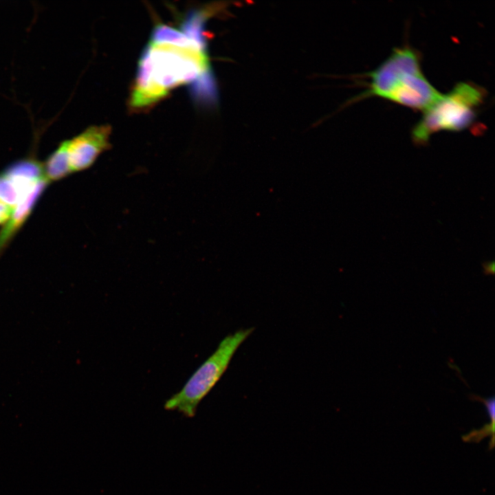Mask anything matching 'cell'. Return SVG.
<instances>
[{"mask_svg": "<svg viewBox=\"0 0 495 495\" xmlns=\"http://www.w3.org/2000/svg\"><path fill=\"white\" fill-rule=\"evenodd\" d=\"M483 88L472 82H459L423 111L412 131V140L424 144L439 131H459L471 126L485 98Z\"/></svg>", "mask_w": 495, "mask_h": 495, "instance_id": "obj_3", "label": "cell"}, {"mask_svg": "<svg viewBox=\"0 0 495 495\" xmlns=\"http://www.w3.org/2000/svg\"><path fill=\"white\" fill-rule=\"evenodd\" d=\"M42 164L44 177L48 182L60 179L71 174L66 140L60 143Z\"/></svg>", "mask_w": 495, "mask_h": 495, "instance_id": "obj_7", "label": "cell"}, {"mask_svg": "<svg viewBox=\"0 0 495 495\" xmlns=\"http://www.w3.org/2000/svg\"><path fill=\"white\" fill-rule=\"evenodd\" d=\"M209 10L194 11L184 21L182 32L201 48L206 49L204 24L210 15Z\"/></svg>", "mask_w": 495, "mask_h": 495, "instance_id": "obj_8", "label": "cell"}, {"mask_svg": "<svg viewBox=\"0 0 495 495\" xmlns=\"http://www.w3.org/2000/svg\"><path fill=\"white\" fill-rule=\"evenodd\" d=\"M48 184L46 179L40 182L16 206L5 226L0 232V250L26 220L37 200Z\"/></svg>", "mask_w": 495, "mask_h": 495, "instance_id": "obj_6", "label": "cell"}, {"mask_svg": "<svg viewBox=\"0 0 495 495\" xmlns=\"http://www.w3.org/2000/svg\"><path fill=\"white\" fill-rule=\"evenodd\" d=\"M490 435L492 436L489 448L490 450H491L494 445V423L491 422L490 424L485 425L480 430H472L468 434L463 436V439L465 441L478 442L484 437Z\"/></svg>", "mask_w": 495, "mask_h": 495, "instance_id": "obj_10", "label": "cell"}, {"mask_svg": "<svg viewBox=\"0 0 495 495\" xmlns=\"http://www.w3.org/2000/svg\"><path fill=\"white\" fill-rule=\"evenodd\" d=\"M138 69L164 96L180 85L213 78L206 50L168 44L150 43Z\"/></svg>", "mask_w": 495, "mask_h": 495, "instance_id": "obj_2", "label": "cell"}, {"mask_svg": "<svg viewBox=\"0 0 495 495\" xmlns=\"http://www.w3.org/2000/svg\"><path fill=\"white\" fill-rule=\"evenodd\" d=\"M14 210L0 199V224L6 223L11 217Z\"/></svg>", "mask_w": 495, "mask_h": 495, "instance_id": "obj_12", "label": "cell"}, {"mask_svg": "<svg viewBox=\"0 0 495 495\" xmlns=\"http://www.w3.org/2000/svg\"><path fill=\"white\" fill-rule=\"evenodd\" d=\"M110 133L109 126H91L66 140L72 173L89 168L102 153L109 149Z\"/></svg>", "mask_w": 495, "mask_h": 495, "instance_id": "obj_5", "label": "cell"}, {"mask_svg": "<svg viewBox=\"0 0 495 495\" xmlns=\"http://www.w3.org/2000/svg\"><path fill=\"white\" fill-rule=\"evenodd\" d=\"M252 331L253 328L240 329L225 337L184 386L166 401L164 408L193 417L201 400L222 377L236 350Z\"/></svg>", "mask_w": 495, "mask_h": 495, "instance_id": "obj_4", "label": "cell"}, {"mask_svg": "<svg viewBox=\"0 0 495 495\" xmlns=\"http://www.w3.org/2000/svg\"><path fill=\"white\" fill-rule=\"evenodd\" d=\"M368 76L361 98L378 96L424 111L441 96L424 75L417 52L409 47L394 49Z\"/></svg>", "mask_w": 495, "mask_h": 495, "instance_id": "obj_1", "label": "cell"}, {"mask_svg": "<svg viewBox=\"0 0 495 495\" xmlns=\"http://www.w3.org/2000/svg\"><path fill=\"white\" fill-rule=\"evenodd\" d=\"M151 43L168 44L206 50V49L201 48L196 43L190 40L182 31L164 24H158L155 27L151 35Z\"/></svg>", "mask_w": 495, "mask_h": 495, "instance_id": "obj_9", "label": "cell"}, {"mask_svg": "<svg viewBox=\"0 0 495 495\" xmlns=\"http://www.w3.org/2000/svg\"><path fill=\"white\" fill-rule=\"evenodd\" d=\"M485 272L486 274H494V262L488 263L484 265Z\"/></svg>", "mask_w": 495, "mask_h": 495, "instance_id": "obj_13", "label": "cell"}, {"mask_svg": "<svg viewBox=\"0 0 495 495\" xmlns=\"http://www.w3.org/2000/svg\"><path fill=\"white\" fill-rule=\"evenodd\" d=\"M472 399L474 398L476 400H479L480 402H482L485 406H486L489 417H490L491 422L494 423V417H495V406H494V397H490L487 399H483L480 397L479 396L476 395H472Z\"/></svg>", "mask_w": 495, "mask_h": 495, "instance_id": "obj_11", "label": "cell"}]
</instances>
